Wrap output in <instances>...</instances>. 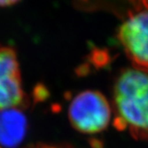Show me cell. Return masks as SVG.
Masks as SVG:
<instances>
[{
  "label": "cell",
  "instance_id": "cell-1",
  "mask_svg": "<svg viewBox=\"0 0 148 148\" xmlns=\"http://www.w3.org/2000/svg\"><path fill=\"white\" fill-rule=\"evenodd\" d=\"M115 119L119 130H129L137 140L148 141V72L125 69L113 86Z\"/></svg>",
  "mask_w": 148,
  "mask_h": 148
},
{
  "label": "cell",
  "instance_id": "cell-2",
  "mask_svg": "<svg viewBox=\"0 0 148 148\" xmlns=\"http://www.w3.org/2000/svg\"><path fill=\"white\" fill-rule=\"evenodd\" d=\"M68 117L78 132L94 135L107 128L112 117L111 105L103 95L96 90H84L74 97L69 105Z\"/></svg>",
  "mask_w": 148,
  "mask_h": 148
},
{
  "label": "cell",
  "instance_id": "cell-3",
  "mask_svg": "<svg viewBox=\"0 0 148 148\" xmlns=\"http://www.w3.org/2000/svg\"><path fill=\"white\" fill-rule=\"evenodd\" d=\"M118 38L134 67L148 72V9L130 14L121 25Z\"/></svg>",
  "mask_w": 148,
  "mask_h": 148
},
{
  "label": "cell",
  "instance_id": "cell-4",
  "mask_svg": "<svg viewBox=\"0 0 148 148\" xmlns=\"http://www.w3.org/2000/svg\"><path fill=\"white\" fill-rule=\"evenodd\" d=\"M26 101L16 51L0 44V110L20 108Z\"/></svg>",
  "mask_w": 148,
  "mask_h": 148
},
{
  "label": "cell",
  "instance_id": "cell-5",
  "mask_svg": "<svg viewBox=\"0 0 148 148\" xmlns=\"http://www.w3.org/2000/svg\"><path fill=\"white\" fill-rule=\"evenodd\" d=\"M28 131V119L21 108L0 110V148H17Z\"/></svg>",
  "mask_w": 148,
  "mask_h": 148
},
{
  "label": "cell",
  "instance_id": "cell-6",
  "mask_svg": "<svg viewBox=\"0 0 148 148\" xmlns=\"http://www.w3.org/2000/svg\"><path fill=\"white\" fill-rule=\"evenodd\" d=\"M27 148H71V147H66L64 145H47V144H38L29 146Z\"/></svg>",
  "mask_w": 148,
  "mask_h": 148
},
{
  "label": "cell",
  "instance_id": "cell-7",
  "mask_svg": "<svg viewBox=\"0 0 148 148\" xmlns=\"http://www.w3.org/2000/svg\"><path fill=\"white\" fill-rule=\"evenodd\" d=\"M20 0H0V7L11 6L18 3Z\"/></svg>",
  "mask_w": 148,
  "mask_h": 148
},
{
  "label": "cell",
  "instance_id": "cell-8",
  "mask_svg": "<svg viewBox=\"0 0 148 148\" xmlns=\"http://www.w3.org/2000/svg\"><path fill=\"white\" fill-rule=\"evenodd\" d=\"M135 5L137 6L136 7V10H138L140 7L139 6H142L145 9H148V0H133Z\"/></svg>",
  "mask_w": 148,
  "mask_h": 148
}]
</instances>
